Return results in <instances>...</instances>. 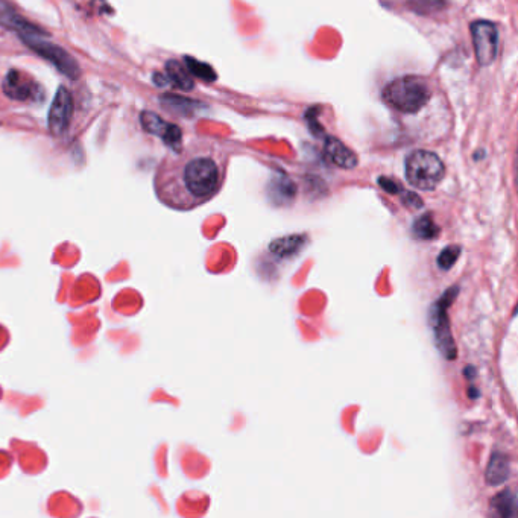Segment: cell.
I'll return each instance as SVG.
<instances>
[{
  "instance_id": "obj_1",
  "label": "cell",
  "mask_w": 518,
  "mask_h": 518,
  "mask_svg": "<svg viewBox=\"0 0 518 518\" xmlns=\"http://www.w3.org/2000/svg\"><path fill=\"white\" fill-rule=\"evenodd\" d=\"M227 160L209 140H193L163 158L154 175L158 201L169 209L189 212L209 203L221 190Z\"/></svg>"
},
{
  "instance_id": "obj_8",
  "label": "cell",
  "mask_w": 518,
  "mask_h": 518,
  "mask_svg": "<svg viewBox=\"0 0 518 518\" xmlns=\"http://www.w3.org/2000/svg\"><path fill=\"white\" fill-rule=\"evenodd\" d=\"M143 127L149 131V133L157 134L162 137L172 149L181 148V130L175 125L166 124L160 117L155 116L152 113L142 114Z\"/></svg>"
},
{
  "instance_id": "obj_13",
  "label": "cell",
  "mask_w": 518,
  "mask_h": 518,
  "mask_svg": "<svg viewBox=\"0 0 518 518\" xmlns=\"http://www.w3.org/2000/svg\"><path fill=\"white\" fill-rule=\"evenodd\" d=\"M184 61H186L187 70H189L193 76H198V78L204 79L207 83L215 81L216 72L210 64L201 63V61L195 60V58L192 57H186Z\"/></svg>"
},
{
  "instance_id": "obj_9",
  "label": "cell",
  "mask_w": 518,
  "mask_h": 518,
  "mask_svg": "<svg viewBox=\"0 0 518 518\" xmlns=\"http://www.w3.org/2000/svg\"><path fill=\"white\" fill-rule=\"evenodd\" d=\"M0 25L13 29L19 35L25 34H46L42 29L29 23L25 17L20 16L7 0H0Z\"/></svg>"
},
{
  "instance_id": "obj_11",
  "label": "cell",
  "mask_w": 518,
  "mask_h": 518,
  "mask_svg": "<svg viewBox=\"0 0 518 518\" xmlns=\"http://www.w3.org/2000/svg\"><path fill=\"white\" fill-rule=\"evenodd\" d=\"M166 73H168V78L171 79V83L174 84L175 87H178V89H193L192 76L189 75V70H187V67L181 64L180 61H168V64H166Z\"/></svg>"
},
{
  "instance_id": "obj_2",
  "label": "cell",
  "mask_w": 518,
  "mask_h": 518,
  "mask_svg": "<svg viewBox=\"0 0 518 518\" xmlns=\"http://www.w3.org/2000/svg\"><path fill=\"white\" fill-rule=\"evenodd\" d=\"M432 98V87L423 76L406 75L397 78L383 90V101L403 114H415Z\"/></svg>"
},
{
  "instance_id": "obj_14",
  "label": "cell",
  "mask_w": 518,
  "mask_h": 518,
  "mask_svg": "<svg viewBox=\"0 0 518 518\" xmlns=\"http://www.w3.org/2000/svg\"><path fill=\"white\" fill-rule=\"evenodd\" d=\"M414 230L421 239H432V237L438 236V230H436L435 224H433L430 216H424V218L418 219V221L415 222Z\"/></svg>"
},
{
  "instance_id": "obj_4",
  "label": "cell",
  "mask_w": 518,
  "mask_h": 518,
  "mask_svg": "<svg viewBox=\"0 0 518 518\" xmlns=\"http://www.w3.org/2000/svg\"><path fill=\"white\" fill-rule=\"evenodd\" d=\"M19 37L35 54L54 64L60 72L69 76L70 79H78L81 75V67H79L78 61L66 49L45 40L43 34H25L19 35Z\"/></svg>"
},
{
  "instance_id": "obj_3",
  "label": "cell",
  "mask_w": 518,
  "mask_h": 518,
  "mask_svg": "<svg viewBox=\"0 0 518 518\" xmlns=\"http://www.w3.org/2000/svg\"><path fill=\"white\" fill-rule=\"evenodd\" d=\"M446 175V166L430 151H414L406 160V178L420 190L436 189Z\"/></svg>"
},
{
  "instance_id": "obj_16",
  "label": "cell",
  "mask_w": 518,
  "mask_h": 518,
  "mask_svg": "<svg viewBox=\"0 0 518 518\" xmlns=\"http://www.w3.org/2000/svg\"><path fill=\"white\" fill-rule=\"evenodd\" d=\"M415 7L417 10H438V8L444 7L446 0H414Z\"/></svg>"
},
{
  "instance_id": "obj_5",
  "label": "cell",
  "mask_w": 518,
  "mask_h": 518,
  "mask_svg": "<svg viewBox=\"0 0 518 518\" xmlns=\"http://www.w3.org/2000/svg\"><path fill=\"white\" fill-rule=\"evenodd\" d=\"M0 89L5 98L19 102V104H35V102L43 101V96H45L37 81L19 69H11L5 73Z\"/></svg>"
},
{
  "instance_id": "obj_7",
  "label": "cell",
  "mask_w": 518,
  "mask_h": 518,
  "mask_svg": "<svg viewBox=\"0 0 518 518\" xmlns=\"http://www.w3.org/2000/svg\"><path fill=\"white\" fill-rule=\"evenodd\" d=\"M73 114V99L69 90L61 86L52 102L48 127L54 137H64L69 131Z\"/></svg>"
},
{
  "instance_id": "obj_10",
  "label": "cell",
  "mask_w": 518,
  "mask_h": 518,
  "mask_svg": "<svg viewBox=\"0 0 518 518\" xmlns=\"http://www.w3.org/2000/svg\"><path fill=\"white\" fill-rule=\"evenodd\" d=\"M324 152H326L330 162L338 168L354 169L359 163L357 155L335 137H327L326 143H324Z\"/></svg>"
},
{
  "instance_id": "obj_12",
  "label": "cell",
  "mask_w": 518,
  "mask_h": 518,
  "mask_svg": "<svg viewBox=\"0 0 518 518\" xmlns=\"http://www.w3.org/2000/svg\"><path fill=\"white\" fill-rule=\"evenodd\" d=\"M509 467L508 461L503 456H494L491 459L490 467H488L487 479L490 485H499L508 479Z\"/></svg>"
},
{
  "instance_id": "obj_6",
  "label": "cell",
  "mask_w": 518,
  "mask_h": 518,
  "mask_svg": "<svg viewBox=\"0 0 518 518\" xmlns=\"http://www.w3.org/2000/svg\"><path fill=\"white\" fill-rule=\"evenodd\" d=\"M474 54L481 66H490L497 57L499 48V29L488 20H479L471 25Z\"/></svg>"
},
{
  "instance_id": "obj_15",
  "label": "cell",
  "mask_w": 518,
  "mask_h": 518,
  "mask_svg": "<svg viewBox=\"0 0 518 518\" xmlns=\"http://www.w3.org/2000/svg\"><path fill=\"white\" fill-rule=\"evenodd\" d=\"M459 253H461V251H459L458 247H449L447 250H444V253L441 254L440 259H438L441 268H452V266L455 265L456 259L459 257Z\"/></svg>"
}]
</instances>
